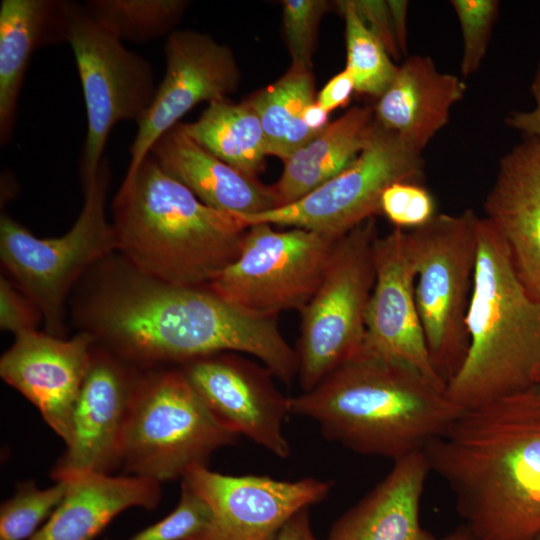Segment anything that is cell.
<instances>
[{"mask_svg": "<svg viewBox=\"0 0 540 540\" xmlns=\"http://www.w3.org/2000/svg\"><path fill=\"white\" fill-rule=\"evenodd\" d=\"M106 282L84 310L95 339L143 363L180 364L222 352L257 358L290 384L298 358L277 319L245 314L207 287L172 285L136 269Z\"/></svg>", "mask_w": 540, "mask_h": 540, "instance_id": "6da1fadb", "label": "cell"}, {"mask_svg": "<svg viewBox=\"0 0 540 540\" xmlns=\"http://www.w3.org/2000/svg\"><path fill=\"white\" fill-rule=\"evenodd\" d=\"M478 540L540 533V385L463 409L423 450Z\"/></svg>", "mask_w": 540, "mask_h": 540, "instance_id": "7a4b0ae2", "label": "cell"}, {"mask_svg": "<svg viewBox=\"0 0 540 540\" xmlns=\"http://www.w3.org/2000/svg\"><path fill=\"white\" fill-rule=\"evenodd\" d=\"M288 402L327 440L393 461L423 451L463 410L414 367L363 348Z\"/></svg>", "mask_w": 540, "mask_h": 540, "instance_id": "3957f363", "label": "cell"}, {"mask_svg": "<svg viewBox=\"0 0 540 540\" xmlns=\"http://www.w3.org/2000/svg\"><path fill=\"white\" fill-rule=\"evenodd\" d=\"M118 249L131 266L184 287L207 284L240 254L247 228L201 202L148 154L112 203Z\"/></svg>", "mask_w": 540, "mask_h": 540, "instance_id": "277c9868", "label": "cell"}, {"mask_svg": "<svg viewBox=\"0 0 540 540\" xmlns=\"http://www.w3.org/2000/svg\"><path fill=\"white\" fill-rule=\"evenodd\" d=\"M477 258L466 317L467 355L445 394L462 409L522 390L540 361V301L514 268L485 217L476 218Z\"/></svg>", "mask_w": 540, "mask_h": 540, "instance_id": "5b68a950", "label": "cell"}, {"mask_svg": "<svg viewBox=\"0 0 540 540\" xmlns=\"http://www.w3.org/2000/svg\"><path fill=\"white\" fill-rule=\"evenodd\" d=\"M239 437L213 414L181 369L166 370L137 380L118 464L126 475L158 483L182 479Z\"/></svg>", "mask_w": 540, "mask_h": 540, "instance_id": "8992f818", "label": "cell"}, {"mask_svg": "<svg viewBox=\"0 0 540 540\" xmlns=\"http://www.w3.org/2000/svg\"><path fill=\"white\" fill-rule=\"evenodd\" d=\"M477 215L436 214L407 232L415 301L434 369L447 383L467 355L466 317L477 258Z\"/></svg>", "mask_w": 540, "mask_h": 540, "instance_id": "52a82bcc", "label": "cell"}, {"mask_svg": "<svg viewBox=\"0 0 540 540\" xmlns=\"http://www.w3.org/2000/svg\"><path fill=\"white\" fill-rule=\"evenodd\" d=\"M110 171L103 159L97 175L84 183V204L63 236L38 238L6 214L0 219V256L19 288L38 306L49 334L63 327V306L76 280L93 263L118 249L105 217Z\"/></svg>", "mask_w": 540, "mask_h": 540, "instance_id": "ba28073f", "label": "cell"}, {"mask_svg": "<svg viewBox=\"0 0 540 540\" xmlns=\"http://www.w3.org/2000/svg\"><path fill=\"white\" fill-rule=\"evenodd\" d=\"M377 237L374 218L342 236L317 290L300 311L295 350L302 392L314 388L363 346L366 308L375 282Z\"/></svg>", "mask_w": 540, "mask_h": 540, "instance_id": "9c48e42d", "label": "cell"}, {"mask_svg": "<svg viewBox=\"0 0 540 540\" xmlns=\"http://www.w3.org/2000/svg\"><path fill=\"white\" fill-rule=\"evenodd\" d=\"M339 239L302 228L251 225L237 259L206 287L250 316L276 319L284 311L300 312L317 290Z\"/></svg>", "mask_w": 540, "mask_h": 540, "instance_id": "30bf717a", "label": "cell"}, {"mask_svg": "<svg viewBox=\"0 0 540 540\" xmlns=\"http://www.w3.org/2000/svg\"><path fill=\"white\" fill-rule=\"evenodd\" d=\"M67 28L87 115L81 162L84 184L97 175L112 128L122 120L140 122L157 86L149 61L126 48L83 4L71 2Z\"/></svg>", "mask_w": 540, "mask_h": 540, "instance_id": "8fae6325", "label": "cell"}, {"mask_svg": "<svg viewBox=\"0 0 540 540\" xmlns=\"http://www.w3.org/2000/svg\"><path fill=\"white\" fill-rule=\"evenodd\" d=\"M423 174L421 153L375 121L371 137L357 158L320 187L286 206L235 215L246 227L267 223L341 238L381 213V196L389 185L418 183Z\"/></svg>", "mask_w": 540, "mask_h": 540, "instance_id": "7c38bea8", "label": "cell"}, {"mask_svg": "<svg viewBox=\"0 0 540 540\" xmlns=\"http://www.w3.org/2000/svg\"><path fill=\"white\" fill-rule=\"evenodd\" d=\"M181 481L211 510L207 525L187 540H275L295 513L323 501L333 485L314 477L226 475L207 466L191 468Z\"/></svg>", "mask_w": 540, "mask_h": 540, "instance_id": "4fadbf2b", "label": "cell"}, {"mask_svg": "<svg viewBox=\"0 0 540 540\" xmlns=\"http://www.w3.org/2000/svg\"><path fill=\"white\" fill-rule=\"evenodd\" d=\"M164 54L166 69L145 116L137 123L124 178L131 177L152 146L201 102L228 98L240 83V70L227 45L193 30L168 35Z\"/></svg>", "mask_w": 540, "mask_h": 540, "instance_id": "5bb4252c", "label": "cell"}, {"mask_svg": "<svg viewBox=\"0 0 540 540\" xmlns=\"http://www.w3.org/2000/svg\"><path fill=\"white\" fill-rule=\"evenodd\" d=\"M181 370L222 423L278 458L290 455L283 433L289 397L276 388L265 365L222 352L184 362Z\"/></svg>", "mask_w": 540, "mask_h": 540, "instance_id": "9a60e30c", "label": "cell"}, {"mask_svg": "<svg viewBox=\"0 0 540 540\" xmlns=\"http://www.w3.org/2000/svg\"><path fill=\"white\" fill-rule=\"evenodd\" d=\"M375 282L365 314L362 348L421 372L435 386L446 383L433 367L415 301L416 272L407 231L395 228L373 245Z\"/></svg>", "mask_w": 540, "mask_h": 540, "instance_id": "2e32d148", "label": "cell"}, {"mask_svg": "<svg viewBox=\"0 0 540 540\" xmlns=\"http://www.w3.org/2000/svg\"><path fill=\"white\" fill-rule=\"evenodd\" d=\"M15 337L1 357L0 375L39 410L50 428L68 444L74 408L96 339L87 331L69 340L36 330Z\"/></svg>", "mask_w": 540, "mask_h": 540, "instance_id": "e0dca14e", "label": "cell"}, {"mask_svg": "<svg viewBox=\"0 0 540 540\" xmlns=\"http://www.w3.org/2000/svg\"><path fill=\"white\" fill-rule=\"evenodd\" d=\"M137 380L104 353H94L72 417L71 437L52 470L56 481L108 473L119 446Z\"/></svg>", "mask_w": 540, "mask_h": 540, "instance_id": "ac0fdd59", "label": "cell"}, {"mask_svg": "<svg viewBox=\"0 0 540 540\" xmlns=\"http://www.w3.org/2000/svg\"><path fill=\"white\" fill-rule=\"evenodd\" d=\"M484 210L524 288L540 301V139L528 137L501 159Z\"/></svg>", "mask_w": 540, "mask_h": 540, "instance_id": "d6986e66", "label": "cell"}, {"mask_svg": "<svg viewBox=\"0 0 540 540\" xmlns=\"http://www.w3.org/2000/svg\"><path fill=\"white\" fill-rule=\"evenodd\" d=\"M430 471L424 451L394 460L387 476L333 524L325 540H440L420 522Z\"/></svg>", "mask_w": 540, "mask_h": 540, "instance_id": "ffe728a7", "label": "cell"}, {"mask_svg": "<svg viewBox=\"0 0 540 540\" xmlns=\"http://www.w3.org/2000/svg\"><path fill=\"white\" fill-rule=\"evenodd\" d=\"M466 86L457 76L439 72L432 59L414 55L396 75L373 108L374 119L398 134L419 153L449 120L452 106Z\"/></svg>", "mask_w": 540, "mask_h": 540, "instance_id": "44dd1931", "label": "cell"}, {"mask_svg": "<svg viewBox=\"0 0 540 540\" xmlns=\"http://www.w3.org/2000/svg\"><path fill=\"white\" fill-rule=\"evenodd\" d=\"M149 154L209 207L232 214H256L275 208L270 186L200 146L180 123L163 134Z\"/></svg>", "mask_w": 540, "mask_h": 540, "instance_id": "7402d4cb", "label": "cell"}, {"mask_svg": "<svg viewBox=\"0 0 540 540\" xmlns=\"http://www.w3.org/2000/svg\"><path fill=\"white\" fill-rule=\"evenodd\" d=\"M66 481L63 500L28 540H93L123 511L152 510L160 499L159 483L138 476L90 473Z\"/></svg>", "mask_w": 540, "mask_h": 540, "instance_id": "603a6c76", "label": "cell"}, {"mask_svg": "<svg viewBox=\"0 0 540 540\" xmlns=\"http://www.w3.org/2000/svg\"><path fill=\"white\" fill-rule=\"evenodd\" d=\"M70 1L2 0L0 5V141L13 132L18 98L33 52L67 42Z\"/></svg>", "mask_w": 540, "mask_h": 540, "instance_id": "cb8c5ba5", "label": "cell"}, {"mask_svg": "<svg viewBox=\"0 0 540 540\" xmlns=\"http://www.w3.org/2000/svg\"><path fill=\"white\" fill-rule=\"evenodd\" d=\"M374 122L373 108L352 107L292 153L270 185L275 208L298 201L349 166L368 143Z\"/></svg>", "mask_w": 540, "mask_h": 540, "instance_id": "d4e9b609", "label": "cell"}, {"mask_svg": "<svg viewBox=\"0 0 540 540\" xmlns=\"http://www.w3.org/2000/svg\"><path fill=\"white\" fill-rule=\"evenodd\" d=\"M180 126L200 146L244 174L257 178L263 170L268 156L266 140L260 120L246 100L213 101L196 121Z\"/></svg>", "mask_w": 540, "mask_h": 540, "instance_id": "484cf974", "label": "cell"}, {"mask_svg": "<svg viewBox=\"0 0 540 540\" xmlns=\"http://www.w3.org/2000/svg\"><path fill=\"white\" fill-rule=\"evenodd\" d=\"M315 100L311 68L296 63H291L276 82L246 99L260 120L268 155L285 161L318 133L302 117L304 109Z\"/></svg>", "mask_w": 540, "mask_h": 540, "instance_id": "4316f807", "label": "cell"}, {"mask_svg": "<svg viewBox=\"0 0 540 540\" xmlns=\"http://www.w3.org/2000/svg\"><path fill=\"white\" fill-rule=\"evenodd\" d=\"M83 5L122 41L142 43L171 34L189 3L184 0H90Z\"/></svg>", "mask_w": 540, "mask_h": 540, "instance_id": "83f0119b", "label": "cell"}, {"mask_svg": "<svg viewBox=\"0 0 540 540\" xmlns=\"http://www.w3.org/2000/svg\"><path fill=\"white\" fill-rule=\"evenodd\" d=\"M345 21L347 65L355 91L379 98L394 79L398 67L359 17L354 0L337 1Z\"/></svg>", "mask_w": 540, "mask_h": 540, "instance_id": "f1b7e54d", "label": "cell"}, {"mask_svg": "<svg viewBox=\"0 0 540 540\" xmlns=\"http://www.w3.org/2000/svg\"><path fill=\"white\" fill-rule=\"evenodd\" d=\"M68 486V481L61 480L45 489L28 482L19 487L1 505L0 540L30 539L61 503Z\"/></svg>", "mask_w": 540, "mask_h": 540, "instance_id": "f546056e", "label": "cell"}, {"mask_svg": "<svg viewBox=\"0 0 540 540\" xmlns=\"http://www.w3.org/2000/svg\"><path fill=\"white\" fill-rule=\"evenodd\" d=\"M458 16L463 53L461 74L468 77L475 73L486 54L493 25L496 21L499 2L496 0H452Z\"/></svg>", "mask_w": 540, "mask_h": 540, "instance_id": "4dcf8cb0", "label": "cell"}, {"mask_svg": "<svg viewBox=\"0 0 540 540\" xmlns=\"http://www.w3.org/2000/svg\"><path fill=\"white\" fill-rule=\"evenodd\" d=\"M282 8L284 36L292 63L311 68L319 23L329 4L325 0H285Z\"/></svg>", "mask_w": 540, "mask_h": 540, "instance_id": "1f68e13d", "label": "cell"}, {"mask_svg": "<svg viewBox=\"0 0 540 540\" xmlns=\"http://www.w3.org/2000/svg\"><path fill=\"white\" fill-rule=\"evenodd\" d=\"M210 517L211 510L207 502L181 481L180 499L176 508L128 540H187L199 533Z\"/></svg>", "mask_w": 540, "mask_h": 540, "instance_id": "d6a6232c", "label": "cell"}, {"mask_svg": "<svg viewBox=\"0 0 540 540\" xmlns=\"http://www.w3.org/2000/svg\"><path fill=\"white\" fill-rule=\"evenodd\" d=\"M381 213L400 229H415L435 215V203L427 189L416 182H395L383 192Z\"/></svg>", "mask_w": 540, "mask_h": 540, "instance_id": "836d02e7", "label": "cell"}, {"mask_svg": "<svg viewBox=\"0 0 540 540\" xmlns=\"http://www.w3.org/2000/svg\"><path fill=\"white\" fill-rule=\"evenodd\" d=\"M43 318L38 306L11 281L0 279V326L16 335L36 330Z\"/></svg>", "mask_w": 540, "mask_h": 540, "instance_id": "e575fe53", "label": "cell"}, {"mask_svg": "<svg viewBox=\"0 0 540 540\" xmlns=\"http://www.w3.org/2000/svg\"><path fill=\"white\" fill-rule=\"evenodd\" d=\"M354 5L363 23L378 38L391 58L399 59L402 54L394 33L387 1L354 0Z\"/></svg>", "mask_w": 540, "mask_h": 540, "instance_id": "d590c367", "label": "cell"}, {"mask_svg": "<svg viewBox=\"0 0 540 540\" xmlns=\"http://www.w3.org/2000/svg\"><path fill=\"white\" fill-rule=\"evenodd\" d=\"M353 91H355L353 77L345 68L332 77L319 91L316 102L330 112L338 107L346 106Z\"/></svg>", "mask_w": 540, "mask_h": 540, "instance_id": "8d00e7d4", "label": "cell"}, {"mask_svg": "<svg viewBox=\"0 0 540 540\" xmlns=\"http://www.w3.org/2000/svg\"><path fill=\"white\" fill-rule=\"evenodd\" d=\"M535 108L527 112H514L506 119L507 125L528 137L540 139V65L532 83Z\"/></svg>", "mask_w": 540, "mask_h": 540, "instance_id": "74e56055", "label": "cell"}, {"mask_svg": "<svg viewBox=\"0 0 540 540\" xmlns=\"http://www.w3.org/2000/svg\"><path fill=\"white\" fill-rule=\"evenodd\" d=\"M309 508H303L295 513L275 540H318L312 530Z\"/></svg>", "mask_w": 540, "mask_h": 540, "instance_id": "f35d334b", "label": "cell"}, {"mask_svg": "<svg viewBox=\"0 0 540 540\" xmlns=\"http://www.w3.org/2000/svg\"><path fill=\"white\" fill-rule=\"evenodd\" d=\"M387 4L389 7L398 47L402 55L406 54L408 2L405 0H388Z\"/></svg>", "mask_w": 540, "mask_h": 540, "instance_id": "ab89813d", "label": "cell"}, {"mask_svg": "<svg viewBox=\"0 0 540 540\" xmlns=\"http://www.w3.org/2000/svg\"><path fill=\"white\" fill-rule=\"evenodd\" d=\"M328 114L316 100L309 104L303 111V121L313 131L319 132L324 129L328 123Z\"/></svg>", "mask_w": 540, "mask_h": 540, "instance_id": "60d3db41", "label": "cell"}, {"mask_svg": "<svg viewBox=\"0 0 540 540\" xmlns=\"http://www.w3.org/2000/svg\"><path fill=\"white\" fill-rule=\"evenodd\" d=\"M440 540H478V538L463 524Z\"/></svg>", "mask_w": 540, "mask_h": 540, "instance_id": "b9f144b4", "label": "cell"}, {"mask_svg": "<svg viewBox=\"0 0 540 540\" xmlns=\"http://www.w3.org/2000/svg\"><path fill=\"white\" fill-rule=\"evenodd\" d=\"M533 382L540 385V361L534 371Z\"/></svg>", "mask_w": 540, "mask_h": 540, "instance_id": "7bdbcfd3", "label": "cell"}, {"mask_svg": "<svg viewBox=\"0 0 540 540\" xmlns=\"http://www.w3.org/2000/svg\"><path fill=\"white\" fill-rule=\"evenodd\" d=\"M535 540H540V533L538 534Z\"/></svg>", "mask_w": 540, "mask_h": 540, "instance_id": "ee69618b", "label": "cell"}]
</instances>
